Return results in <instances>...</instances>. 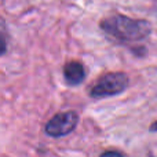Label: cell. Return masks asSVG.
Here are the masks:
<instances>
[{
  "mask_svg": "<svg viewBox=\"0 0 157 157\" xmlns=\"http://www.w3.org/2000/svg\"><path fill=\"white\" fill-rule=\"evenodd\" d=\"M99 26L109 37L124 44L142 41L152 33V25L149 21L130 18L120 13L103 18Z\"/></svg>",
  "mask_w": 157,
  "mask_h": 157,
  "instance_id": "1",
  "label": "cell"
},
{
  "mask_svg": "<svg viewBox=\"0 0 157 157\" xmlns=\"http://www.w3.org/2000/svg\"><path fill=\"white\" fill-rule=\"evenodd\" d=\"M130 86L128 75L124 72H109L101 76L91 86L88 94L94 99H102V98L114 97L124 92Z\"/></svg>",
  "mask_w": 157,
  "mask_h": 157,
  "instance_id": "2",
  "label": "cell"
},
{
  "mask_svg": "<svg viewBox=\"0 0 157 157\" xmlns=\"http://www.w3.org/2000/svg\"><path fill=\"white\" fill-rule=\"evenodd\" d=\"M78 123V114L75 110L61 112L57 113L46 123L44 125V132L51 138H61L66 136L68 134L73 132L75 128L77 127Z\"/></svg>",
  "mask_w": 157,
  "mask_h": 157,
  "instance_id": "3",
  "label": "cell"
},
{
  "mask_svg": "<svg viewBox=\"0 0 157 157\" xmlns=\"http://www.w3.org/2000/svg\"><path fill=\"white\" fill-rule=\"evenodd\" d=\"M86 68L80 61H69L63 66V77L68 86H78L86 80Z\"/></svg>",
  "mask_w": 157,
  "mask_h": 157,
  "instance_id": "4",
  "label": "cell"
},
{
  "mask_svg": "<svg viewBox=\"0 0 157 157\" xmlns=\"http://www.w3.org/2000/svg\"><path fill=\"white\" fill-rule=\"evenodd\" d=\"M2 36H3V51H2V54H6V51H7V29H6L4 21H2Z\"/></svg>",
  "mask_w": 157,
  "mask_h": 157,
  "instance_id": "5",
  "label": "cell"
},
{
  "mask_svg": "<svg viewBox=\"0 0 157 157\" xmlns=\"http://www.w3.org/2000/svg\"><path fill=\"white\" fill-rule=\"evenodd\" d=\"M99 157H125V156L119 150H105Z\"/></svg>",
  "mask_w": 157,
  "mask_h": 157,
  "instance_id": "6",
  "label": "cell"
},
{
  "mask_svg": "<svg viewBox=\"0 0 157 157\" xmlns=\"http://www.w3.org/2000/svg\"><path fill=\"white\" fill-rule=\"evenodd\" d=\"M150 131H152V132H153V131H157V121L153 123V124L150 125Z\"/></svg>",
  "mask_w": 157,
  "mask_h": 157,
  "instance_id": "7",
  "label": "cell"
}]
</instances>
